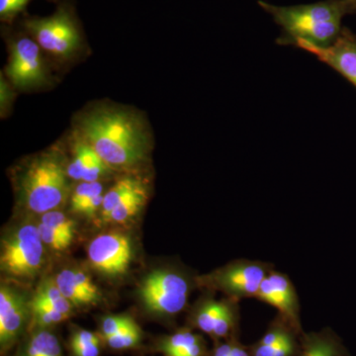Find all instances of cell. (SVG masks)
I'll use <instances>...</instances> for the list:
<instances>
[{"mask_svg":"<svg viewBox=\"0 0 356 356\" xmlns=\"http://www.w3.org/2000/svg\"><path fill=\"white\" fill-rule=\"evenodd\" d=\"M77 134L108 166L133 168L147 159L149 137L146 125L129 110L97 108L79 120Z\"/></svg>","mask_w":356,"mask_h":356,"instance_id":"6da1fadb","label":"cell"},{"mask_svg":"<svg viewBox=\"0 0 356 356\" xmlns=\"http://www.w3.org/2000/svg\"><path fill=\"white\" fill-rule=\"evenodd\" d=\"M259 6L273 16L280 26V44L327 48L343 30L341 21L346 14L355 13L344 0H325L317 3L276 6L259 1Z\"/></svg>","mask_w":356,"mask_h":356,"instance_id":"7a4b0ae2","label":"cell"},{"mask_svg":"<svg viewBox=\"0 0 356 356\" xmlns=\"http://www.w3.org/2000/svg\"><path fill=\"white\" fill-rule=\"evenodd\" d=\"M67 170L56 153L32 159L19 178L20 198L25 207L37 214L57 209L67 198Z\"/></svg>","mask_w":356,"mask_h":356,"instance_id":"3957f363","label":"cell"},{"mask_svg":"<svg viewBox=\"0 0 356 356\" xmlns=\"http://www.w3.org/2000/svg\"><path fill=\"white\" fill-rule=\"evenodd\" d=\"M25 27L43 50L56 57L69 58L81 47V32L65 7H60L49 17L26 21Z\"/></svg>","mask_w":356,"mask_h":356,"instance_id":"277c9868","label":"cell"},{"mask_svg":"<svg viewBox=\"0 0 356 356\" xmlns=\"http://www.w3.org/2000/svg\"><path fill=\"white\" fill-rule=\"evenodd\" d=\"M43 242L38 227L25 225L2 243V271L18 278L36 275L44 264Z\"/></svg>","mask_w":356,"mask_h":356,"instance_id":"5b68a950","label":"cell"},{"mask_svg":"<svg viewBox=\"0 0 356 356\" xmlns=\"http://www.w3.org/2000/svg\"><path fill=\"white\" fill-rule=\"evenodd\" d=\"M273 270V264L250 259H238L231 262L204 278L206 284L221 290L229 299L255 298L261 283Z\"/></svg>","mask_w":356,"mask_h":356,"instance_id":"8992f818","label":"cell"},{"mask_svg":"<svg viewBox=\"0 0 356 356\" xmlns=\"http://www.w3.org/2000/svg\"><path fill=\"white\" fill-rule=\"evenodd\" d=\"M41 47L29 37H19L11 44L6 74L16 88L28 90L48 81Z\"/></svg>","mask_w":356,"mask_h":356,"instance_id":"52a82bcc","label":"cell"},{"mask_svg":"<svg viewBox=\"0 0 356 356\" xmlns=\"http://www.w3.org/2000/svg\"><path fill=\"white\" fill-rule=\"evenodd\" d=\"M91 266L107 275H121L127 271L132 261V243L121 233H106L97 236L88 248Z\"/></svg>","mask_w":356,"mask_h":356,"instance_id":"ba28073f","label":"cell"},{"mask_svg":"<svg viewBox=\"0 0 356 356\" xmlns=\"http://www.w3.org/2000/svg\"><path fill=\"white\" fill-rule=\"evenodd\" d=\"M255 298L277 309L278 314L292 325L298 334H303L300 318L298 294L289 276L280 271L271 270Z\"/></svg>","mask_w":356,"mask_h":356,"instance_id":"9c48e42d","label":"cell"},{"mask_svg":"<svg viewBox=\"0 0 356 356\" xmlns=\"http://www.w3.org/2000/svg\"><path fill=\"white\" fill-rule=\"evenodd\" d=\"M321 62L341 74L356 88V35L343 28L336 41L327 48L303 47Z\"/></svg>","mask_w":356,"mask_h":356,"instance_id":"30bf717a","label":"cell"},{"mask_svg":"<svg viewBox=\"0 0 356 356\" xmlns=\"http://www.w3.org/2000/svg\"><path fill=\"white\" fill-rule=\"evenodd\" d=\"M348 348L330 327L300 336L298 356H348Z\"/></svg>","mask_w":356,"mask_h":356,"instance_id":"8fae6325","label":"cell"},{"mask_svg":"<svg viewBox=\"0 0 356 356\" xmlns=\"http://www.w3.org/2000/svg\"><path fill=\"white\" fill-rule=\"evenodd\" d=\"M140 295L145 305L151 311L163 315L172 316L180 313L188 302L189 294L170 291L142 283Z\"/></svg>","mask_w":356,"mask_h":356,"instance_id":"7c38bea8","label":"cell"},{"mask_svg":"<svg viewBox=\"0 0 356 356\" xmlns=\"http://www.w3.org/2000/svg\"><path fill=\"white\" fill-rule=\"evenodd\" d=\"M159 350L166 356H205L202 337L189 330H182L161 341Z\"/></svg>","mask_w":356,"mask_h":356,"instance_id":"4fadbf2b","label":"cell"},{"mask_svg":"<svg viewBox=\"0 0 356 356\" xmlns=\"http://www.w3.org/2000/svg\"><path fill=\"white\" fill-rule=\"evenodd\" d=\"M25 318L26 307L21 298L8 313L0 317V343L2 348L13 343L24 325Z\"/></svg>","mask_w":356,"mask_h":356,"instance_id":"5bb4252c","label":"cell"},{"mask_svg":"<svg viewBox=\"0 0 356 356\" xmlns=\"http://www.w3.org/2000/svg\"><path fill=\"white\" fill-rule=\"evenodd\" d=\"M226 304L227 300H224V301H216V300L211 298L204 300L194 313V325L201 332L212 336L215 325H216L218 318L221 315Z\"/></svg>","mask_w":356,"mask_h":356,"instance_id":"9a60e30c","label":"cell"},{"mask_svg":"<svg viewBox=\"0 0 356 356\" xmlns=\"http://www.w3.org/2000/svg\"><path fill=\"white\" fill-rule=\"evenodd\" d=\"M147 200V191L144 185H140L132 193L129 194L119 205H117L106 218L105 221L125 222L135 216Z\"/></svg>","mask_w":356,"mask_h":356,"instance_id":"2e32d148","label":"cell"},{"mask_svg":"<svg viewBox=\"0 0 356 356\" xmlns=\"http://www.w3.org/2000/svg\"><path fill=\"white\" fill-rule=\"evenodd\" d=\"M250 356H298L300 353V336L292 334L280 343L264 346L255 343L248 348Z\"/></svg>","mask_w":356,"mask_h":356,"instance_id":"e0dca14e","label":"cell"},{"mask_svg":"<svg viewBox=\"0 0 356 356\" xmlns=\"http://www.w3.org/2000/svg\"><path fill=\"white\" fill-rule=\"evenodd\" d=\"M140 185L142 184L139 180L132 177H125L119 180L104 195L102 208L103 219L106 220L111 211Z\"/></svg>","mask_w":356,"mask_h":356,"instance_id":"ac0fdd59","label":"cell"},{"mask_svg":"<svg viewBox=\"0 0 356 356\" xmlns=\"http://www.w3.org/2000/svg\"><path fill=\"white\" fill-rule=\"evenodd\" d=\"M56 284L60 292L64 294L65 298L72 302V305L81 306L95 304L90 297L76 284L74 270L65 269L62 273H58L56 278Z\"/></svg>","mask_w":356,"mask_h":356,"instance_id":"d6986e66","label":"cell"},{"mask_svg":"<svg viewBox=\"0 0 356 356\" xmlns=\"http://www.w3.org/2000/svg\"><path fill=\"white\" fill-rule=\"evenodd\" d=\"M41 303L51 307L60 313L70 316L72 310V303L64 296L57 284L53 282H46L39 288L34 299Z\"/></svg>","mask_w":356,"mask_h":356,"instance_id":"ffe728a7","label":"cell"},{"mask_svg":"<svg viewBox=\"0 0 356 356\" xmlns=\"http://www.w3.org/2000/svg\"><path fill=\"white\" fill-rule=\"evenodd\" d=\"M25 356H62V348L57 337L51 332L42 331L33 336Z\"/></svg>","mask_w":356,"mask_h":356,"instance_id":"44dd1931","label":"cell"},{"mask_svg":"<svg viewBox=\"0 0 356 356\" xmlns=\"http://www.w3.org/2000/svg\"><path fill=\"white\" fill-rule=\"evenodd\" d=\"M96 156L95 149L86 143H81L76 147V156L67 168L69 177L74 180H83L84 172L90 161Z\"/></svg>","mask_w":356,"mask_h":356,"instance_id":"7402d4cb","label":"cell"},{"mask_svg":"<svg viewBox=\"0 0 356 356\" xmlns=\"http://www.w3.org/2000/svg\"><path fill=\"white\" fill-rule=\"evenodd\" d=\"M31 307L35 322L42 327L58 324L70 317V316L60 313L46 304L36 301V300H32Z\"/></svg>","mask_w":356,"mask_h":356,"instance_id":"603a6c76","label":"cell"},{"mask_svg":"<svg viewBox=\"0 0 356 356\" xmlns=\"http://www.w3.org/2000/svg\"><path fill=\"white\" fill-rule=\"evenodd\" d=\"M41 222L67 236L70 240L74 238V222L60 211H49L42 214Z\"/></svg>","mask_w":356,"mask_h":356,"instance_id":"cb8c5ba5","label":"cell"},{"mask_svg":"<svg viewBox=\"0 0 356 356\" xmlns=\"http://www.w3.org/2000/svg\"><path fill=\"white\" fill-rule=\"evenodd\" d=\"M140 331L137 324H134L106 339L107 343L114 350H127L134 348L140 343Z\"/></svg>","mask_w":356,"mask_h":356,"instance_id":"d4e9b609","label":"cell"},{"mask_svg":"<svg viewBox=\"0 0 356 356\" xmlns=\"http://www.w3.org/2000/svg\"><path fill=\"white\" fill-rule=\"evenodd\" d=\"M38 231L42 242L55 250H60V252L65 250L70 247L72 241L43 222H40Z\"/></svg>","mask_w":356,"mask_h":356,"instance_id":"484cf974","label":"cell"},{"mask_svg":"<svg viewBox=\"0 0 356 356\" xmlns=\"http://www.w3.org/2000/svg\"><path fill=\"white\" fill-rule=\"evenodd\" d=\"M103 193V186L100 182H83L76 187L72 196V209L74 211L79 206L88 202L91 198Z\"/></svg>","mask_w":356,"mask_h":356,"instance_id":"4316f807","label":"cell"},{"mask_svg":"<svg viewBox=\"0 0 356 356\" xmlns=\"http://www.w3.org/2000/svg\"><path fill=\"white\" fill-rule=\"evenodd\" d=\"M134 324H136L135 321L127 316H109V317L105 318L102 322L103 337H105V339H109Z\"/></svg>","mask_w":356,"mask_h":356,"instance_id":"83f0119b","label":"cell"},{"mask_svg":"<svg viewBox=\"0 0 356 356\" xmlns=\"http://www.w3.org/2000/svg\"><path fill=\"white\" fill-rule=\"evenodd\" d=\"M31 0H0V16L2 20H10L20 13Z\"/></svg>","mask_w":356,"mask_h":356,"instance_id":"f1b7e54d","label":"cell"},{"mask_svg":"<svg viewBox=\"0 0 356 356\" xmlns=\"http://www.w3.org/2000/svg\"><path fill=\"white\" fill-rule=\"evenodd\" d=\"M74 275L76 284L90 297L93 303L95 304L97 302H100L99 290H98L97 286L92 282V280H90L88 274L83 273V271L74 270Z\"/></svg>","mask_w":356,"mask_h":356,"instance_id":"f546056e","label":"cell"},{"mask_svg":"<svg viewBox=\"0 0 356 356\" xmlns=\"http://www.w3.org/2000/svg\"><path fill=\"white\" fill-rule=\"evenodd\" d=\"M108 165L100 159V156L96 154L95 158L90 161L86 172H84L83 182H96L100 177L106 172Z\"/></svg>","mask_w":356,"mask_h":356,"instance_id":"4dcf8cb0","label":"cell"},{"mask_svg":"<svg viewBox=\"0 0 356 356\" xmlns=\"http://www.w3.org/2000/svg\"><path fill=\"white\" fill-rule=\"evenodd\" d=\"M99 343V339L96 334L89 331L77 332L72 339V348H81V346H89V344Z\"/></svg>","mask_w":356,"mask_h":356,"instance_id":"1f68e13d","label":"cell"},{"mask_svg":"<svg viewBox=\"0 0 356 356\" xmlns=\"http://www.w3.org/2000/svg\"><path fill=\"white\" fill-rule=\"evenodd\" d=\"M103 200H104V195L99 194V195L95 196V197L91 198L88 202L83 204L76 208L74 212L83 213L86 215H92L96 211L102 208Z\"/></svg>","mask_w":356,"mask_h":356,"instance_id":"d6a6232c","label":"cell"},{"mask_svg":"<svg viewBox=\"0 0 356 356\" xmlns=\"http://www.w3.org/2000/svg\"><path fill=\"white\" fill-rule=\"evenodd\" d=\"M72 350L76 356H98L100 353L99 343L81 346Z\"/></svg>","mask_w":356,"mask_h":356,"instance_id":"836d02e7","label":"cell"},{"mask_svg":"<svg viewBox=\"0 0 356 356\" xmlns=\"http://www.w3.org/2000/svg\"><path fill=\"white\" fill-rule=\"evenodd\" d=\"M236 337H231L226 343H220L215 348L212 356H231L232 350H233L234 341Z\"/></svg>","mask_w":356,"mask_h":356,"instance_id":"e575fe53","label":"cell"},{"mask_svg":"<svg viewBox=\"0 0 356 356\" xmlns=\"http://www.w3.org/2000/svg\"><path fill=\"white\" fill-rule=\"evenodd\" d=\"M231 356H250V350L247 346L238 341V337L234 341L233 350Z\"/></svg>","mask_w":356,"mask_h":356,"instance_id":"d590c367","label":"cell"},{"mask_svg":"<svg viewBox=\"0 0 356 356\" xmlns=\"http://www.w3.org/2000/svg\"><path fill=\"white\" fill-rule=\"evenodd\" d=\"M346 3L350 4L351 7L356 11V0H344Z\"/></svg>","mask_w":356,"mask_h":356,"instance_id":"8d00e7d4","label":"cell"}]
</instances>
